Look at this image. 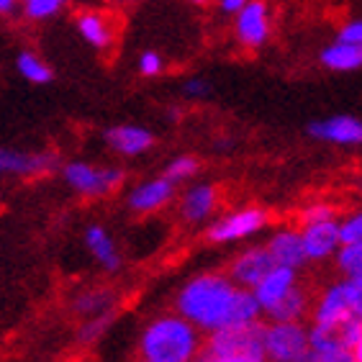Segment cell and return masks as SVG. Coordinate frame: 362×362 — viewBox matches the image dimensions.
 Returning <instances> with one entry per match:
<instances>
[{
    "instance_id": "cell-1",
    "label": "cell",
    "mask_w": 362,
    "mask_h": 362,
    "mask_svg": "<svg viewBox=\"0 0 362 362\" xmlns=\"http://www.w3.org/2000/svg\"><path fill=\"white\" fill-rule=\"evenodd\" d=\"M175 311L195 324L203 334L262 319L255 293L239 288L226 272H201L182 283L175 296Z\"/></svg>"
},
{
    "instance_id": "cell-2",
    "label": "cell",
    "mask_w": 362,
    "mask_h": 362,
    "mask_svg": "<svg viewBox=\"0 0 362 362\" xmlns=\"http://www.w3.org/2000/svg\"><path fill=\"white\" fill-rule=\"evenodd\" d=\"M139 357L152 362H190L203 355V332L177 311L154 316L139 334Z\"/></svg>"
},
{
    "instance_id": "cell-3",
    "label": "cell",
    "mask_w": 362,
    "mask_h": 362,
    "mask_svg": "<svg viewBox=\"0 0 362 362\" xmlns=\"http://www.w3.org/2000/svg\"><path fill=\"white\" fill-rule=\"evenodd\" d=\"M203 355L216 362H267L265 321L223 327L206 334Z\"/></svg>"
},
{
    "instance_id": "cell-4",
    "label": "cell",
    "mask_w": 362,
    "mask_h": 362,
    "mask_svg": "<svg viewBox=\"0 0 362 362\" xmlns=\"http://www.w3.org/2000/svg\"><path fill=\"white\" fill-rule=\"evenodd\" d=\"M62 180L83 198H103L111 195L126 182L121 168H95L90 162H67L62 165Z\"/></svg>"
},
{
    "instance_id": "cell-5",
    "label": "cell",
    "mask_w": 362,
    "mask_h": 362,
    "mask_svg": "<svg viewBox=\"0 0 362 362\" xmlns=\"http://www.w3.org/2000/svg\"><path fill=\"white\" fill-rule=\"evenodd\" d=\"M265 352L267 362H306L308 327L303 321H267Z\"/></svg>"
},
{
    "instance_id": "cell-6",
    "label": "cell",
    "mask_w": 362,
    "mask_h": 362,
    "mask_svg": "<svg viewBox=\"0 0 362 362\" xmlns=\"http://www.w3.org/2000/svg\"><path fill=\"white\" fill-rule=\"evenodd\" d=\"M270 223V214L259 206H244L226 214V216L216 218L206 229V239L211 244H231V242H242V239H250L255 234H259L262 229H267Z\"/></svg>"
},
{
    "instance_id": "cell-7",
    "label": "cell",
    "mask_w": 362,
    "mask_h": 362,
    "mask_svg": "<svg viewBox=\"0 0 362 362\" xmlns=\"http://www.w3.org/2000/svg\"><path fill=\"white\" fill-rule=\"evenodd\" d=\"M270 31V6L265 0H247V6L234 16V39L247 52H257L265 47Z\"/></svg>"
},
{
    "instance_id": "cell-8",
    "label": "cell",
    "mask_w": 362,
    "mask_h": 362,
    "mask_svg": "<svg viewBox=\"0 0 362 362\" xmlns=\"http://www.w3.org/2000/svg\"><path fill=\"white\" fill-rule=\"evenodd\" d=\"M77 34L95 52L105 54L119 42V18L108 8H83L75 13Z\"/></svg>"
},
{
    "instance_id": "cell-9",
    "label": "cell",
    "mask_w": 362,
    "mask_h": 362,
    "mask_svg": "<svg viewBox=\"0 0 362 362\" xmlns=\"http://www.w3.org/2000/svg\"><path fill=\"white\" fill-rule=\"evenodd\" d=\"M59 170L54 152H18L0 146V177H44Z\"/></svg>"
},
{
    "instance_id": "cell-10",
    "label": "cell",
    "mask_w": 362,
    "mask_h": 362,
    "mask_svg": "<svg viewBox=\"0 0 362 362\" xmlns=\"http://www.w3.org/2000/svg\"><path fill=\"white\" fill-rule=\"evenodd\" d=\"M344 319H349V280L339 278L319 293L311 306V324L321 329H337Z\"/></svg>"
},
{
    "instance_id": "cell-11",
    "label": "cell",
    "mask_w": 362,
    "mask_h": 362,
    "mask_svg": "<svg viewBox=\"0 0 362 362\" xmlns=\"http://www.w3.org/2000/svg\"><path fill=\"white\" fill-rule=\"evenodd\" d=\"M175 193H177V185L162 175V177H152V180L134 185L129 190V195H126V206L134 214L146 216V214H157V211L168 209L170 203L175 201Z\"/></svg>"
},
{
    "instance_id": "cell-12",
    "label": "cell",
    "mask_w": 362,
    "mask_h": 362,
    "mask_svg": "<svg viewBox=\"0 0 362 362\" xmlns=\"http://www.w3.org/2000/svg\"><path fill=\"white\" fill-rule=\"evenodd\" d=\"M272 267H275V262H272L267 247L265 244H257V247H247L244 252H239L237 257L229 262L226 275H229L239 288L255 291V286L265 278Z\"/></svg>"
},
{
    "instance_id": "cell-13",
    "label": "cell",
    "mask_w": 362,
    "mask_h": 362,
    "mask_svg": "<svg viewBox=\"0 0 362 362\" xmlns=\"http://www.w3.org/2000/svg\"><path fill=\"white\" fill-rule=\"evenodd\" d=\"M308 136L316 141H327L337 146H362V119L357 116H329V119L311 121L308 124Z\"/></svg>"
},
{
    "instance_id": "cell-14",
    "label": "cell",
    "mask_w": 362,
    "mask_h": 362,
    "mask_svg": "<svg viewBox=\"0 0 362 362\" xmlns=\"http://www.w3.org/2000/svg\"><path fill=\"white\" fill-rule=\"evenodd\" d=\"M265 247L275 265L291 267V270H303L308 265L300 226H280L278 231H272L270 237H267Z\"/></svg>"
},
{
    "instance_id": "cell-15",
    "label": "cell",
    "mask_w": 362,
    "mask_h": 362,
    "mask_svg": "<svg viewBox=\"0 0 362 362\" xmlns=\"http://www.w3.org/2000/svg\"><path fill=\"white\" fill-rule=\"evenodd\" d=\"M300 237L306 247L308 262H327L337 255L341 247L339 239V218H329V221L303 223L300 226Z\"/></svg>"
},
{
    "instance_id": "cell-16",
    "label": "cell",
    "mask_w": 362,
    "mask_h": 362,
    "mask_svg": "<svg viewBox=\"0 0 362 362\" xmlns=\"http://www.w3.org/2000/svg\"><path fill=\"white\" fill-rule=\"evenodd\" d=\"M103 141L119 157H139V154H146L154 146V134L146 126L119 124L105 129Z\"/></svg>"
},
{
    "instance_id": "cell-17",
    "label": "cell",
    "mask_w": 362,
    "mask_h": 362,
    "mask_svg": "<svg viewBox=\"0 0 362 362\" xmlns=\"http://www.w3.org/2000/svg\"><path fill=\"white\" fill-rule=\"evenodd\" d=\"M218 209V188L211 182H195L180 198V218L185 223H203Z\"/></svg>"
},
{
    "instance_id": "cell-18",
    "label": "cell",
    "mask_w": 362,
    "mask_h": 362,
    "mask_svg": "<svg viewBox=\"0 0 362 362\" xmlns=\"http://www.w3.org/2000/svg\"><path fill=\"white\" fill-rule=\"evenodd\" d=\"M306 362H355L352 349L337 337V329L308 327V357Z\"/></svg>"
},
{
    "instance_id": "cell-19",
    "label": "cell",
    "mask_w": 362,
    "mask_h": 362,
    "mask_svg": "<svg viewBox=\"0 0 362 362\" xmlns=\"http://www.w3.org/2000/svg\"><path fill=\"white\" fill-rule=\"evenodd\" d=\"M296 286H298V270L275 265L270 272H267L265 278L255 286V291L252 293H255V298H257L259 308H262V314H265L272 303H278V300L283 298L286 293H291Z\"/></svg>"
},
{
    "instance_id": "cell-20",
    "label": "cell",
    "mask_w": 362,
    "mask_h": 362,
    "mask_svg": "<svg viewBox=\"0 0 362 362\" xmlns=\"http://www.w3.org/2000/svg\"><path fill=\"white\" fill-rule=\"evenodd\" d=\"M85 247H88L93 259H95L105 272H111V275L113 272H121L124 259H121V252H119V247H116V239L108 234L105 226L90 223V226L85 229Z\"/></svg>"
},
{
    "instance_id": "cell-21",
    "label": "cell",
    "mask_w": 362,
    "mask_h": 362,
    "mask_svg": "<svg viewBox=\"0 0 362 362\" xmlns=\"http://www.w3.org/2000/svg\"><path fill=\"white\" fill-rule=\"evenodd\" d=\"M311 303H314L311 296L300 286H296L278 303H272L262 316L267 321H303L306 316H311Z\"/></svg>"
},
{
    "instance_id": "cell-22",
    "label": "cell",
    "mask_w": 362,
    "mask_h": 362,
    "mask_svg": "<svg viewBox=\"0 0 362 362\" xmlns=\"http://www.w3.org/2000/svg\"><path fill=\"white\" fill-rule=\"evenodd\" d=\"M319 62L332 72H357L362 70V44L332 42L321 49Z\"/></svg>"
},
{
    "instance_id": "cell-23",
    "label": "cell",
    "mask_w": 362,
    "mask_h": 362,
    "mask_svg": "<svg viewBox=\"0 0 362 362\" xmlns=\"http://www.w3.org/2000/svg\"><path fill=\"white\" fill-rule=\"evenodd\" d=\"M116 308V293L111 288H90V291L77 293L72 298V311L77 316H95V314H105V311H113Z\"/></svg>"
},
{
    "instance_id": "cell-24",
    "label": "cell",
    "mask_w": 362,
    "mask_h": 362,
    "mask_svg": "<svg viewBox=\"0 0 362 362\" xmlns=\"http://www.w3.org/2000/svg\"><path fill=\"white\" fill-rule=\"evenodd\" d=\"M16 70H18V75L26 83H34V85H47L54 77L49 62H44L36 52H28V49L26 52H18V57H16Z\"/></svg>"
},
{
    "instance_id": "cell-25",
    "label": "cell",
    "mask_w": 362,
    "mask_h": 362,
    "mask_svg": "<svg viewBox=\"0 0 362 362\" xmlns=\"http://www.w3.org/2000/svg\"><path fill=\"white\" fill-rule=\"evenodd\" d=\"M334 265L341 278L357 280L362 286V239L360 242L341 244L334 255Z\"/></svg>"
},
{
    "instance_id": "cell-26",
    "label": "cell",
    "mask_w": 362,
    "mask_h": 362,
    "mask_svg": "<svg viewBox=\"0 0 362 362\" xmlns=\"http://www.w3.org/2000/svg\"><path fill=\"white\" fill-rule=\"evenodd\" d=\"M113 321H116V308L105 311V314L88 316L85 324H80V329H77V341L80 344H95V341H100V337H105Z\"/></svg>"
},
{
    "instance_id": "cell-27",
    "label": "cell",
    "mask_w": 362,
    "mask_h": 362,
    "mask_svg": "<svg viewBox=\"0 0 362 362\" xmlns=\"http://www.w3.org/2000/svg\"><path fill=\"white\" fill-rule=\"evenodd\" d=\"M198 173H201V162H198V157H193V154H180V157H175V160L168 162V168H165L162 175H165L168 180H173L175 185H180V182L195 177Z\"/></svg>"
},
{
    "instance_id": "cell-28",
    "label": "cell",
    "mask_w": 362,
    "mask_h": 362,
    "mask_svg": "<svg viewBox=\"0 0 362 362\" xmlns=\"http://www.w3.org/2000/svg\"><path fill=\"white\" fill-rule=\"evenodd\" d=\"M70 0H21V13L28 21H47L57 16Z\"/></svg>"
},
{
    "instance_id": "cell-29",
    "label": "cell",
    "mask_w": 362,
    "mask_h": 362,
    "mask_svg": "<svg viewBox=\"0 0 362 362\" xmlns=\"http://www.w3.org/2000/svg\"><path fill=\"white\" fill-rule=\"evenodd\" d=\"M329 218H337V209L327 201H316L308 203L298 211V226L303 223H316V221H329Z\"/></svg>"
},
{
    "instance_id": "cell-30",
    "label": "cell",
    "mask_w": 362,
    "mask_h": 362,
    "mask_svg": "<svg viewBox=\"0 0 362 362\" xmlns=\"http://www.w3.org/2000/svg\"><path fill=\"white\" fill-rule=\"evenodd\" d=\"M339 239L341 244L360 242L362 239V209L355 214H347L344 218H339Z\"/></svg>"
},
{
    "instance_id": "cell-31",
    "label": "cell",
    "mask_w": 362,
    "mask_h": 362,
    "mask_svg": "<svg viewBox=\"0 0 362 362\" xmlns=\"http://www.w3.org/2000/svg\"><path fill=\"white\" fill-rule=\"evenodd\" d=\"M136 67H139L141 77H160L165 72V59H162L160 52L146 49V52L139 54V59H136Z\"/></svg>"
},
{
    "instance_id": "cell-32",
    "label": "cell",
    "mask_w": 362,
    "mask_h": 362,
    "mask_svg": "<svg viewBox=\"0 0 362 362\" xmlns=\"http://www.w3.org/2000/svg\"><path fill=\"white\" fill-rule=\"evenodd\" d=\"M337 337H339L344 344H347L349 349L355 347L357 344V339L362 337V321L360 319H355V316H349V319H344L337 327Z\"/></svg>"
},
{
    "instance_id": "cell-33",
    "label": "cell",
    "mask_w": 362,
    "mask_h": 362,
    "mask_svg": "<svg viewBox=\"0 0 362 362\" xmlns=\"http://www.w3.org/2000/svg\"><path fill=\"white\" fill-rule=\"evenodd\" d=\"M337 42L347 44H362V18H349L337 31Z\"/></svg>"
},
{
    "instance_id": "cell-34",
    "label": "cell",
    "mask_w": 362,
    "mask_h": 362,
    "mask_svg": "<svg viewBox=\"0 0 362 362\" xmlns=\"http://www.w3.org/2000/svg\"><path fill=\"white\" fill-rule=\"evenodd\" d=\"M182 93L188 98H206L211 93V83L203 80V77H190V80L182 83Z\"/></svg>"
},
{
    "instance_id": "cell-35",
    "label": "cell",
    "mask_w": 362,
    "mask_h": 362,
    "mask_svg": "<svg viewBox=\"0 0 362 362\" xmlns=\"http://www.w3.org/2000/svg\"><path fill=\"white\" fill-rule=\"evenodd\" d=\"M216 6L221 13L226 16H237L244 6H247V0H216Z\"/></svg>"
},
{
    "instance_id": "cell-36",
    "label": "cell",
    "mask_w": 362,
    "mask_h": 362,
    "mask_svg": "<svg viewBox=\"0 0 362 362\" xmlns=\"http://www.w3.org/2000/svg\"><path fill=\"white\" fill-rule=\"evenodd\" d=\"M18 8H21V0H0V18L13 16Z\"/></svg>"
},
{
    "instance_id": "cell-37",
    "label": "cell",
    "mask_w": 362,
    "mask_h": 362,
    "mask_svg": "<svg viewBox=\"0 0 362 362\" xmlns=\"http://www.w3.org/2000/svg\"><path fill=\"white\" fill-rule=\"evenodd\" d=\"M352 355H355V362H362V337L357 339L355 347H352Z\"/></svg>"
},
{
    "instance_id": "cell-38",
    "label": "cell",
    "mask_w": 362,
    "mask_h": 362,
    "mask_svg": "<svg viewBox=\"0 0 362 362\" xmlns=\"http://www.w3.org/2000/svg\"><path fill=\"white\" fill-rule=\"evenodd\" d=\"M111 6H129V3H136V0H108Z\"/></svg>"
},
{
    "instance_id": "cell-39",
    "label": "cell",
    "mask_w": 362,
    "mask_h": 362,
    "mask_svg": "<svg viewBox=\"0 0 362 362\" xmlns=\"http://www.w3.org/2000/svg\"><path fill=\"white\" fill-rule=\"evenodd\" d=\"M190 3H193V6H201V8H206L211 3V0H190Z\"/></svg>"
},
{
    "instance_id": "cell-40",
    "label": "cell",
    "mask_w": 362,
    "mask_h": 362,
    "mask_svg": "<svg viewBox=\"0 0 362 362\" xmlns=\"http://www.w3.org/2000/svg\"><path fill=\"white\" fill-rule=\"evenodd\" d=\"M190 362H216V360H211V357L201 355V357H195V360H190Z\"/></svg>"
},
{
    "instance_id": "cell-41",
    "label": "cell",
    "mask_w": 362,
    "mask_h": 362,
    "mask_svg": "<svg viewBox=\"0 0 362 362\" xmlns=\"http://www.w3.org/2000/svg\"><path fill=\"white\" fill-rule=\"evenodd\" d=\"M139 362H152V360H141V357H139Z\"/></svg>"
}]
</instances>
